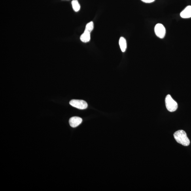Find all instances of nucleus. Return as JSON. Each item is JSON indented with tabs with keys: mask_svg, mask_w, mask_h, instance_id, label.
<instances>
[{
	"mask_svg": "<svg viewBox=\"0 0 191 191\" xmlns=\"http://www.w3.org/2000/svg\"><path fill=\"white\" fill-rule=\"evenodd\" d=\"M173 136L174 138L178 143L184 146L189 145L190 141L185 131L183 130H178L174 133Z\"/></svg>",
	"mask_w": 191,
	"mask_h": 191,
	"instance_id": "obj_1",
	"label": "nucleus"
},
{
	"mask_svg": "<svg viewBox=\"0 0 191 191\" xmlns=\"http://www.w3.org/2000/svg\"><path fill=\"white\" fill-rule=\"evenodd\" d=\"M165 105L168 110L170 112L176 111L178 108V104L172 98L170 95H168L165 100Z\"/></svg>",
	"mask_w": 191,
	"mask_h": 191,
	"instance_id": "obj_2",
	"label": "nucleus"
},
{
	"mask_svg": "<svg viewBox=\"0 0 191 191\" xmlns=\"http://www.w3.org/2000/svg\"><path fill=\"white\" fill-rule=\"evenodd\" d=\"M70 105L74 107L80 109H86L88 107V104L82 100L72 99L69 102Z\"/></svg>",
	"mask_w": 191,
	"mask_h": 191,
	"instance_id": "obj_3",
	"label": "nucleus"
},
{
	"mask_svg": "<svg viewBox=\"0 0 191 191\" xmlns=\"http://www.w3.org/2000/svg\"><path fill=\"white\" fill-rule=\"evenodd\" d=\"M155 34L157 37L163 39L165 37L166 34V29L164 26L161 23H158L155 26L154 28Z\"/></svg>",
	"mask_w": 191,
	"mask_h": 191,
	"instance_id": "obj_4",
	"label": "nucleus"
},
{
	"mask_svg": "<svg viewBox=\"0 0 191 191\" xmlns=\"http://www.w3.org/2000/svg\"><path fill=\"white\" fill-rule=\"evenodd\" d=\"M82 119L78 116L72 117L69 119V124L72 127H76L81 124Z\"/></svg>",
	"mask_w": 191,
	"mask_h": 191,
	"instance_id": "obj_5",
	"label": "nucleus"
},
{
	"mask_svg": "<svg viewBox=\"0 0 191 191\" xmlns=\"http://www.w3.org/2000/svg\"><path fill=\"white\" fill-rule=\"evenodd\" d=\"M180 16L183 18H191V6L189 5L180 13Z\"/></svg>",
	"mask_w": 191,
	"mask_h": 191,
	"instance_id": "obj_6",
	"label": "nucleus"
},
{
	"mask_svg": "<svg viewBox=\"0 0 191 191\" xmlns=\"http://www.w3.org/2000/svg\"><path fill=\"white\" fill-rule=\"evenodd\" d=\"M119 45L121 50L122 52H124L127 48V43L126 39L123 37H121L119 40Z\"/></svg>",
	"mask_w": 191,
	"mask_h": 191,
	"instance_id": "obj_7",
	"label": "nucleus"
},
{
	"mask_svg": "<svg viewBox=\"0 0 191 191\" xmlns=\"http://www.w3.org/2000/svg\"><path fill=\"white\" fill-rule=\"evenodd\" d=\"M90 33L89 32L84 31V33L80 36V40L84 42H89L90 40Z\"/></svg>",
	"mask_w": 191,
	"mask_h": 191,
	"instance_id": "obj_8",
	"label": "nucleus"
},
{
	"mask_svg": "<svg viewBox=\"0 0 191 191\" xmlns=\"http://www.w3.org/2000/svg\"><path fill=\"white\" fill-rule=\"evenodd\" d=\"M72 5L74 11L78 12L80 10V6L77 0H73L72 2Z\"/></svg>",
	"mask_w": 191,
	"mask_h": 191,
	"instance_id": "obj_9",
	"label": "nucleus"
},
{
	"mask_svg": "<svg viewBox=\"0 0 191 191\" xmlns=\"http://www.w3.org/2000/svg\"><path fill=\"white\" fill-rule=\"evenodd\" d=\"M94 28V25L92 21L86 25L85 31H86L90 33Z\"/></svg>",
	"mask_w": 191,
	"mask_h": 191,
	"instance_id": "obj_10",
	"label": "nucleus"
},
{
	"mask_svg": "<svg viewBox=\"0 0 191 191\" xmlns=\"http://www.w3.org/2000/svg\"><path fill=\"white\" fill-rule=\"evenodd\" d=\"M142 2L146 3H151L154 2L155 0H141Z\"/></svg>",
	"mask_w": 191,
	"mask_h": 191,
	"instance_id": "obj_11",
	"label": "nucleus"
}]
</instances>
